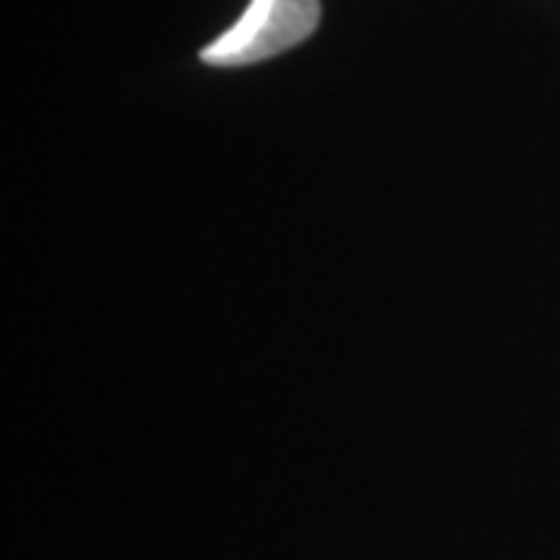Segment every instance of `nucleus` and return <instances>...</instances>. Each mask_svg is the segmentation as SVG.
I'll return each instance as SVG.
<instances>
[{
  "instance_id": "1",
  "label": "nucleus",
  "mask_w": 560,
  "mask_h": 560,
  "mask_svg": "<svg viewBox=\"0 0 560 560\" xmlns=\"http://www.w3.org/2000/svg\"><path fill=\"white\" fill-rule=\"evenodd\" d=\"M320 22V0H249L246 13L221 38L206 44L209 66H253L300 47Z\"/></svg>"
}]
</instances>
